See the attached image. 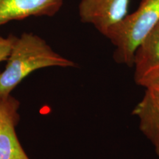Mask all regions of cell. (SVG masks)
I'll list each match as a JSON object with an SVG mask.
<instances>
[{"label": "cell", "instance_id": "obj_1", "mask_svg": "<svg viewBox=\"0 0 159 159\" xmlns=\"http://www.w3.org/2000/svg\"><path fill=\"white\" fill-rule=\"evenodd\" d=\"M5 70L0 72V97H7L26 77L47 67L75 68L71 60L54 51L45 40L32 33L16 37Z\"/></svg>", "mask_w": 159, "mask_h": 159}, {"label": "cell", "instance_id": "obj_2", "mask_svg": "<svg viewBox=\"0 0 159 159\" xmlns=\"http://www.w3.org/2000/svg\"><path fill=\"white\" fill-rule=\"evenodd\" d=\"M159 21V0H142L136 11L108 30L106 37L114 47V59L134 66L135 53Z\"/></svg>", "mask_w": 159, "mask_h": 159}, {"label": "cell", "instance_id": "obj_3", "mask_svg": "<svg viewBox=\"0 0 159 159\" xmlns=\"http://www.w3.org/2000/svg\"><path fill=\"white\" fill-rule=\"evenodd\" d=\"M20 102L9 95L0 97V159H30L18 139Z\"/></svg>", "mask_w": 159, "mask_h": 159}, {"label": "cell", "instance_id": "obj_4", "mask_svg": "<svg viewBox=\"0 0 159 159\" xmlns=\"http://www.w3.org/2000/svg\"><path fill=\"white\" fill-rule=\"evenodd\" d=\"M130 0H81L79 16L81 21L89 24L105 36L112 26L128 15Z\"/></svg>", "mask_w": 159, "mask_h": 159}, {"label": "cell", "instance_id": "obj_5", "mask_svg": "<svg viewBox=\"0 0 159 159\" xmlns=\"http://www.w3.org/2000/svg\"><path fill=\"white\" fill-rule=\"evenodd\" d=\"M64 0H0V26L30 16H52Z\"/></svg>", "mask_w": 159, "mask_h": 159}, {"label": "cell", "instance_id": "obj_6", "mask_svg": "<svg viewBox=\"0 0 159 159\" xmlns=\"http://www.w3.org/2000/svg\"><path fill=\"white\" fill-rule=\"evenodd\" d=\"M132 114L137 117L141 133L159 156V91L145 89L144 96L134 107Z\"/></svg>", "mask_w": 159, "mask_h": 159}, {"label": "cell", "instance_id": "obj_7", "mask_svg": "<svg viewBox=\"0 0 159 159\" xmlns=\"http://www.w3.org/2000/svg\"><path fill=\"white\" fill-rule=\"evenodd\" d=\"M133 67L135 82L139 85L159 69V21L136 50Z\"/></svg>", "mask_w": 159, "mask_h": 159}, {"label": "cell", "instance_id": "obj_8", "mask_svg": "<svg viewBox=\"0 0 159 159\" xmlns=\"http://www.w3.org/2000/svg\"><path fill=\"white\" fill-rule=\"evenodd\" d=\"M16 39V36L12 35L7 38L0 36V63L7 61L8 58Z\"/></svg>", "mask_w": 159, "mask_h": 159}, {"label": "cell", "instance_id": "obj_9", "mask_svg": "<svg viewBox=\"0 0 159 159\" xmlns=\"http://www.w3.org/2000/svg\"><path fill=\"white\" fill-rule=\"evenodd\" d=\"M144 89H152L159 91V70L155 71L146 79H144L140 84Z\"/></svg>", "mask_w": 159, "mask_h": 159}, {"label": "cell", "instance_id": "obj_10", "mask_svg": "<svg viewBox=\"0 0 159 159\" xmlns=\"http://www.w3.org/2000/svg\"><path fill=\"white\" fill-rule=\"evenodd\" d=\"M158 70H159V69H158ZM157 71H158V70H157ZM145 79H146V78H145Z\"/></svg>", "mask_w": 159, "mask_h": 159}]
</instances>
